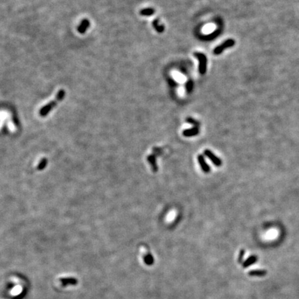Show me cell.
<instances>
[{
	"mask_svg": "<svg viewBox=\"0 0 299 299\" xmlns=\"http://www.w3.org/2000/svg\"><path fill=\"white\" fill-rule=\"evenodd\" d=\"M199 60V71L201 74H204L206 71V65H207V58L206 55L202 53H195L194 54Z\"/></svg>",
	"mask_w": 299,
	"mask_h": 299,
	"instance_id": "1",
	"label": "cell"
},
{
	"mask_svg": "<svg viewBox=\"0 0 299 299\" xmlns=\"http://www.w3.org/2000/svg\"><path fill=\"white\" fill-rule=\"evenodd\" d=\"M235 44V41L232 39H229V40H227L226 41L223 42L222 44H220V45L215 48L213 51V53L215 55H219L221 53L223 52V51L225 49H227V48H230L233 47V46Z\"/></svg>",
	"mask_w": 299,
	"mask_h": 299,
	"instance_id": "2",
	"label": "cell"
},
{
	"mask_svg": "<svg viewBox=\"0 0 299 299\" xmlns=\"http://www.w3.org/2000/svg\"><path fill=\"white\" fill-rule=\"evenodd\" d=\"M60 102L58 99H55L53 101H51L49 103H48L47 105H46L45 106H44L41 110L40 111V116H46L48 114L51 112V110H53V108L56 106V105L58 104V103Z\"/></svg>",
	"mask_w": 299,
	"mask_h": 299,
	"instance_id": "3",
	"label": "cell"
},
{
	"mask_svg": "<svg viewBox=\"0 0 299 299\" xmlns=\"http://www.w3.org/2000/svg\"><path fill=\"white\" fill-rule=\"evenodd\" d=\"M204 154L209 159L213 162V164H215L216 166H220L221 165V161L219 158L217 157L216 155L213 154L211 151L209 150H204Z\"/></svg>",
	"mask_w": 299,
	"mask_h": 299,
	"instance_id": "4",
	"label": "cell"
},
{
	"mask_svg": "<svg viewBox=\"0 0 299 299\" xmlns=\"http://www.w3.org/2000/svg\"><path fill=\"white\" fill-rule=\"evenodd\" d=\"M197 160H198V162H199V165H200V166H201V168L202 169V170L206 173H209L210 170V167L208 166L207 163L206 162V160H205L204 156H203L202 154H199V155H198V156H197Z\"/></svg>",
	"mask_w": 299,
	"mask_h": 299,
	"instance_id": "5",
	"label": "cell"
},
{
	"mask_svg": "<svg viewBox=\"0 0 299 299\" xmlns=\"http://www.w3.org/2000/svg\"><path fill=\"white\" fill-rule=\"evenodd\" d=\"M199 127L194 126L193 128L184 130L183 132V134H184V136H186V137H190V136L197 135L199 134Z\"/></svg>",
	"mask_w": 299,
	"mask_h": 299,
	"instance_id": "6",
	"label": "cell"
},
{
	"mask_svg": "<svg viewBox=\"0 0 299 299\" xmlns=\"http://www.w3.org/2000/svg\"><path fill=\"white\" fill-rule=\"evenodd\" d=\"M89 25L90 22L88 20L85 19L82 20L80 24L78 26V31L80 33H81V34H83V33H85V31H87V29H88V27H89Z\"/></svg>",
	"mask_w": 299,
	"mask_h": 299,
	"instance_id": "7",
	"label": "cell"
},
{
	"mask_svg": "<svg viewBox=\"0 0 299 299\" xmlns=\"http://www.w3.org/2000/svg\"><path fill=\"white\" fill-rule=\"evenodd\" d=\"M257 259H258L257 256H250V257H249L248 259H247L246 261L243 263V267H249V266H250L251 265H252V264L256 263V262L257 261Z\"/></svg>",
	"mask_w": 299,
	"mask_h": 299,
	"instance_id": "8",
	"label": "cell"
},
{
	"mask_svg": "<svg viewBox=\"0 0 299 299\" xmlns=\"http://www.w3.org/2000/svg\"><path fill=\"white\" fill-rule=\"evenodd\" d=\"M147 160H148V162L150 163V165L152 166L153 170L154 172L157 170V166H156V158H155V156H153V155L149 156L148 157H147Z\"/></svg>",
	"mask_w": 299,
	"mask_h": 299,
	"instance_id": "9",
	"label": "cell"
},
{
	"mask_svg": "<svg viewBox=\"0 0 299 299\" xmlns=\"http://www.w3.org/2000/svg\"><path fill=\"white\" fill-rule=\"evenodd\" d=\"M267 274V271L265 270H253L249 273L251 276H262Z\"/></svg>",
	"mask_w": 299,
	"mask_h": 299,
	"instance_id": "10",
	"label": "cell"
},
{
	"mask_svg": "<svg viewBox=\"0 0 299 299\" xmlns=\"http://www.w3.org/2000/svg\"><path fill=\"white\" fill-rule=\"evenodd\" d=\"M154 13V10L152 8H147L143 9V10H141V12H140V14H141V15H144V16L152 15H153Z\"/></svg>",
	"mask_w": 299,
	"mask_h": 299,
	"instance_id": "11",
	"label": "cell"
},
{
	"mask_svg": "<svg viewBox=\"0 0 299 299\" xmlns=\"http://www.w3.org/2000/svg\"><path fill=\"white\" fill-rule=\"evenodd\" d=\"M153 26H154L155 30L157 31L158 33H162L164 31V26L159 24V22L157 20H154V22H153Z\"/></svg>",
	"mask_w": 299,
	"mask_h": 299,
	"instance_id": "12",
	"label": "cell"
},
{
	"mask_svg": "<svg viewBox=\"0 0 299 299\" xmlns=\"http://www.w3.org/2000/svg\"><path fill=\"white\" fill-rule=\"evenodd\" d=\"M22 288L21 286L17 285L16 287H15L12 290L10 291V293L13 295V296H17V295H19L20 293L22 292Z\"/></svg>",
	"mask_w": 299,
	"mask_h": 299,
	"instance_id": "13",
	"label": "cell"
},
{
	"mask_svg": "<svg viewBox=\"0 0 299 299\" xmlns=\"http://www.w3.org/2000/svg\"><path fill=\"white\" fill-rule=\"evenodd\" d=\"M277 235H278V231L276 230H271L266 234L265 238H267V239H271V238H276Z\"/></svg>",
	"mask_w": 299,
	"mask_h": 299,
	"instance_id": "14",
	"label": "cell"
},
{
	"mask_svg": "<svg viewBox=\"0 0 299 299\" xmlns=\"http://www.w3.org/2000/svg\"><path fill=\"white\" fill-rule=\"evenodd\" d=\"M64 96H65V92H64L63 89H61L58 92V93L57 94L56 99H58L59 101H61L63 100V99L64 98Z\"/></svg>",
	"mask_w": 299,
	"mask_h": 299,
	"instance_id": "15",
	"label": "cell"
},
{
	"mask_svg": "<svg viewBox=\"0 0 299 299\" xmlns=\"http://www.w3.org/2000/svg\"><path fill=\"white\" fill-rule=\"evenodd\" d=\"M47 159H42L40 161V163L38 164V170H42L43 168H44L46 165H47Z\"/></svg>",
	"mask_w": 299,
	"mask_h": 299,
	"instance_id": "16",
	"label": "cell"
},
{
	"mask_svg": "<svg viewBox=\"0 0 299 299\" xmlns=\"http://www.w3.org/2000/svg\"><path fill=\"white\" fill-rule=\"evenodd\" d=\"M144 261L146 264H152L153 263V258L151 254H147L144 258Z\"/></svg>",
	"mask_w": 299,
	"mask_h": 299,
	"instance_id": "17",
	"label": "cell"
},
{
	"mask_svg": "<svg viewBox=\"0 0 299 299\" xmlns=\"http://www.w3.org/2000/svg\"><path fill=\"white\" fill-rule=\"evenodd\" d=\"M193 83L192 81H188V82L186 83V91H187V92H188V93H190V92H192V90H193Z\"/></svg>",
	"mask_w": 299,
	"mask_h": 299,
	"instance_id": "18",
	"label": "cell"
},
{
	"mask_svg": "<svg viewBox=\"0 0 299 299\" xmlns=\"http://www.w3.org/2000/svg\"><path fill=\"white\" fill-rule=\"evenodd\" d=\"M186 121H187L188 123H191V124L194 125V126L199 127V123H198V122L195 121V120L193 119H192V118H188V119H186Z\"/></svg>",
	"mask_w": 299,
	"mask_h": 299,
	"instance_id": "19",
	"label": "cell"
},
{
	"mask_svg": "<svg viewBox=\"0 0 299 299\" xmlns=\"http://www.w3.org/2000/svg\"><path fill=\"white\" fill-rule=\"evenodd\" d=\"M245 250H242L240 251V256L239 258H238V260H239V262H241L242 260V258L244 257V256H245Z\"/></svg>",
	"mask_w": 299,
	"mask_h": 299,
	"instance_id": "20",
	"label": "cell"
}]
</instances>
